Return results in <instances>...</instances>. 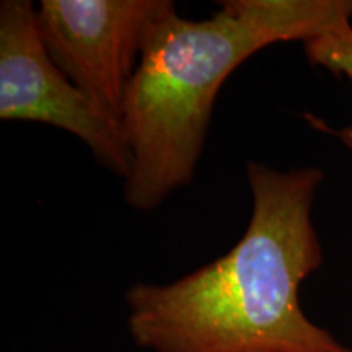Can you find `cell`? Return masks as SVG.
Segmentation results:
<instances>
[{
	"label": "cell",
	"instance_id": "1",
	"mask_svg": "<svg viewBox=\"0 0 352 352\" xmlns=\"http://www.w3.org/2000/svg\"><path fill=\"white\" fill-rule=\"evenodd\" d=\"M252 217L230 252L168 284L126 292L127 331L148 352H352L308 320L303 280L323 264L311 222L316 166L246 164Z\"/></svg>",
	"mask_w": 352,
	"mask_h": 352
},
{
	"label": "cell",
	"instance_id": "2",
	"mask_svg": "<svg viewBox=\"0 0 352 352\" xmlns=\"http://www.w3.org/2000/svg\"><path fill=\"white\" fill-rule=\"evenodd\" d=\"M219 6L202 20L179 16L175 7L147 39L120 121L131 152L124 179L131 208L155 209L191 182L223 82L248 57L279 43L239 0Z\"/></svg>",
	"mask_w": 352,
	"mask_h": 352
},
{
	"label": "cell",
	"instance_id": "3",
	"mask_svg": "<svg viewBox=\"0 0 352 352\" xmlns=\"http://www.w3.org/2000/svg\"><path fill=\"white\" fill-rule=\"evenodd\" d=\"M173 8L171 0H43L36 20L57 67L120 124L147 39Z\"/></svg>",
	"mask_w": 352,
	"mask_h": 352
},
{
	"label": "cell",
	"instance_id": "4",
	"mask_svg": "<svg viewBox=\"0 0 352 352\" xmlns=\"http://www.w3.org/2000/svg\"><path fill=\"white\" fill-rule=\"evenodd\" d=\"M0 120L33 121L70 132L98 164L127 178L131 152L121 126L57 67L30 0L0 3Z\"/></svg>",
	"mask_w": 352,
	"mask_h": 352
},
{
	"label": "cell",
	"instance_id": "5",
	"mask_svg": "<svg viewBox=\"0 0 352 352\" xmlns=\"http://www.w3.org/2000/svg\"><path fill=\"white\" fill-rule=\"evenodd\" d=\"M307 59L314 65L328 69L336 76H346L352 82V26L347 23L323 36L305 43ZM341 142L352 151V126L336 132Z\"/></svg>",
	"mask_w": 352,
	"mask_h": 352
}]
</instances>
